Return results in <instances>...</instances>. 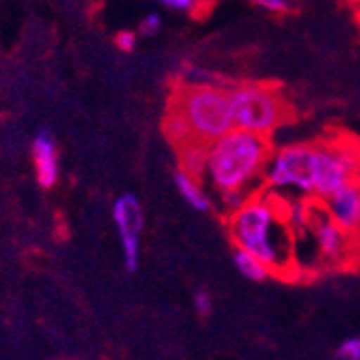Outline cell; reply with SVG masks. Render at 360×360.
Here are the masks:
<instances>
[{
  "mask_svg": "<svg viewBox=\"0 0 360 360\" xmlns=\"http://www.w3.org/2000/svg\"><path fill=\"white\" fill-rule=\"evenodd\" d=\"M360 141L339 134L323 141L291 143L272 151L264 188L281 196H302L315 203L354 181Z\"/></svg>",
  "mask_w": 360,
  "mask_h": 360,
  "instance_id": "obj_1",
  "label": "cell"
},
{
  "mask_svg": "<svg viewBox=\"0 0 360 360\" xmlns=\"http://www.w3.org/2000/svg\"><path fill=\"white\" fill-rule=\"evenodd\" d=\"M274 147L270 136L231 127L226 134L207 145L205 184L216 192L226 214L246 196L264 188L266 169Z\"/></svg>",
  "mask_w": 360,
  "mask_h": 360,
  "instance_id": "obj_3",
  "label": "cell"
},
{
  "mask_svg": "<svg viewBox=\"0 0 360 360\" xmlns=\"http://www.w3.org/2000/svg\"><path fill=\"white\" fill-rule=\"evenodd\" d=\"M192 304H194L196 313H199L201 317H210L212 311H214V300L210 296V291H205V289H199V291L194 293Z\"/></svg>",
  "mask_w": 360,
  "mask_h": 360,
  "instance_id": "obj_16",
  "label": "cell"
},
{
  "mask_svg": "<svg viewBox=\"0 0 360 360\" xmlns=\"http://www.w3.org/2000/svg\"><path fill=\"white\" fill-rule=\"evenodd\" d=\"M354 179L360 184V151H358V160H356V175H354Z\"/></svg>",
  "mask_w": 360,
  "mask_h": 360,
  "instance_id": "obj_21",
  "label": "cell"
},
{
  "mask_svg": "<svg viewBox=\"0 0 360 360\" xmlns=\"http://www.w3.org/2000/svg\"><path fill=\"white\" fill-rule=\"evenodd\" d=\"M352 240H354V261H360V222L352 231Z\"/></svg>",
  "mask_w": 360,
  "mask_h": 360,
  "instance_id": "obj_20",
  "label": "cell"
},
{
  "mask_svg": "<svg viewBox=\"0 0 360 360\" xmlns=\"http://www.w3.org/2000/svg\"><path fill=\"white\" fill-rule=\"evenodd\" d=\"M229 91H231L233 125L240 129L272 136L291 119V104L276 84L238 82L229 84Z\"/></svg>",
  "mask_w": 360,
  "mask_h": 360,
  "instance_id": "obj_5",
  "label": "cell"
},
{
  "mask_svg": "<svg viewBox=\"0 0 360 360\" xmlns=\"http://www.w3.org/2000/svg\"><path fill=\"white\" fill-rule=\"evenodd\" d=\"M112 222L119 236L123 264L129 272H136L141 264V240H143L145 214H143L141 201L134 194H121L112 203Z\"/></svg>",
  "mask_w": 360,
  "mask_h": 360,
  "instance_id": "obj_7",
  "label": "cell"
},
{
  "mask_svg": "<svg viewBox=\"0 0 360 360\" xmlns=\"http://www.w3.org/2000/svg\"><path fill=\"white\" fill-rule=\"evenodd\" d=\"M136 44H139V35H136L134 30H119L117 37H115V46L121 52H125V54L134 52L136 50Z\"/></svg>",
  "mask_w": 360,
  "mask_h": 360,
  "instance_id": "obj_17",
  "label": "cell"
},
{
  "mask_svg": "<svg viewBox=\"0 0 360 360\" xmlns=\"http://www.w3.org/2000/svg\"><path fill=\"white\" fill-rule=\"evenodd\" d=\"M250 3L268 13H285L291 7L289 0H250Z\"/></svg>",
  "mask_w": 360,
  "mask_h": 360,
  "instance_id": "obj_18",
  "label": "cell"
},
{
  "mask_svg": "<svg viewBox=\"0 0 360 360\" xmlns=\"http://www.w3.org/2000/svg\"><path fill=\"white\" fill-rule=\"evenodd\" d=\"M226 231L236 248L248 250L270 268L272 276L300 274L296 231L285 214V196L261 188L226 214Z\"/></svg>",
  "mask_w": 360,
  "mask_h": 360,
  "instance_id": "obj_2",
  "label": "cell"
},
{
  "mask_svg": "<svg viewBox=\"0 0 360 360\" xmlns=\"http://www.w3.org/2000/svg\"><path fill=\"white\" fill-rule=\"evenodd\" d=\"M160 26H162L160 15H158V13H147V15L141 20L139 30H141V35H145V37H153V35H158V32H160Z\"/></svg>",
  "mask_w": 360,
  "mask_h": 360,
  "instance_id": "obj_19",
  "label": "cell"
},
{
  "mask_svg": "<svg viewBox=\"0 0 360 360\" xmlns=\"http://www.w3.org/2000/svg\"><path fill=\"white\" fill-rule=\"evenodd\" d=\"M233 266L244 278L255 281V283H264L266 278L272 276L270 268L264 264V261L257 259L255 255H250L248 250H242V248L233 250Z\"/></svg>",
  "mask_w": 360,
  "mask_h": 360,
  "instance_id": "obj_12",
  "label": "cell"
},
{
  "mask_svg": "<svg viewBox=\"0 0 360 360\" xmlns=\"http://www.w3.org/2000/svg\"><path fill=\"white\" fill-rule=\"evenodd\" d=\"M165 134H167V139L177 149L188 145L190 141H196L194 134H192V129H190V125H188V121H186V117L175 106H171V104H169V112L165 117Z\"/></svg>",
  "mask_w": 360,
  "mask_h": 360,
  "instance_id": "obj_13",
  "label": "cell"
},
{
  "mask_svg": "<svg viewBox=\"0 0 360 360\" xmlns=\"http://www.w3.org/2000/svg\"><path fill=\"white\" fill-rule=\"evenodd\" d=\"M169 104L186 117L194 139L205 145L236 127L231 91L224 82H179Z\"/></svg>",
  "mask_w": 360,
  "mask_h": 360,
  "instance_id": "obj_4",
  "label": "cell"
},
{
  "mask_svg": "<svg viewBox=\"0 0 360 360\" xmlns=\"http://www.w3.org/2000/svg\"><path fill=\"white\" fill-rule=\"evenodd\" d=\"M30 155H32L37 184L46 190L54 188L60 175V160H58L56 139L50 129H41V132L35 134L30 145Z\"/></svg>",
  "mask_w": 360,
  "mask_h": 360,
  "instance_id": "obj_8",
  "label": "cell"
},
{
  "mask_svg": "<svg viewBox=\"0 0 360 360\" xmlns=\"http://www.w3.org/2000/svg\"><path fill=\"white\" fill-rule=\"evenodd\" d=\"M179 155V171H186L190 175L203 177L207 167V145L201 141H190L188 145L177 149Z\"/></svg>",
  "mask_w": 360,
  "mask_h": 360,
  "instance_id": "obj_11",
  "label": "cell"
},
{
  "mask_svg": "<svg viewBox=\"0 0 360 360\" xmlns=\"http://www.w3.org/2000/svg\"><path fill=\"white\" fill-rule=\"evenodd\" d=\"M298 233L309 238L313 248V261L321 268H335L347 264V261H354L352 231L335 222L328 212L321 207V203L313 205L309 224Z\"/></svg>",
  "mask_w": 360,
  "mask_h": 360,
  "instance_id": "obj_6",
  "label": "cell"
},
{
  "mask_svg": "<svg viewBox=\"0 0 360 360\" xmlns=\"http://www.w3.org/2000/svg\"><path fill=\"white\" fill-rule=\"evenodd\" d=\"M162 7L173 9V11H181V13H203L207 9L210 0H158Z\"/></svg>",
  "mask_w": 360,
  "mask_h": 360,
  "instance_id": "obj_14",
  "label": "cell"
},
{
  "mask_svg": "<svg viewBox=\"0 0 360 360\" xmlns=\"http://www.w3.org/2000/svg\"><path fill=\"white\" fill-rule=\"evenodd\" d=\"M175 186L177 192L181 194V199L196 212H212L214 207V199H212V192L210 186L205 184L203 177H196L190 175L186 171H177L175 175Z\"/></svg>",
  "mask_w": 360,
  "mask_h": 360,
  "instance_id": "obj_10",
  "label": "cell"
},
{
  "mask_svg": "<svg viewBox=\"0 0 360 360\" xmlns=\"http://www.w3.org/2000/svg\"><path fill=\"white\" fill-rule=\"evenodd\" d=\"M321 207L343 229L354 231L356 224L360 222V184L354 179L341 186L328 196V199L321 201Z\"/></svg>",
  "mask_w": 360,
  "mask_h": 360,
  "instance_id": "obj_9",
  "label": "cell"
},
{
  "mask_svg": "<svg viewBox=\"0 0 360 360\" xmlns=\"http://www.w3.org/2000/svg\"><path fill=\"white\" fill-rule=\"evenodd\" d=\"M358 18H360V0H358Z\"/></svg>",
  "mask_w": 360,
  "mask_h": 360,
  "instance_id": "obj_22",
  "label": "cell"
},
{
  "mask_svg": "<svg viewBox=\"0 0 360 360\" xmlns=\"http://www.w3.org/2000/svg\"><path fill=\"white\" fill-rule=\"evenodd\" d=\"M337 358L343 360H360V337H349L337 347Z\"/></svg>",
  "mask_w": 360,
  "mask_h": 360,
  "instance_id": "obj_15",
  "label": "cell"
}]
</instances>
